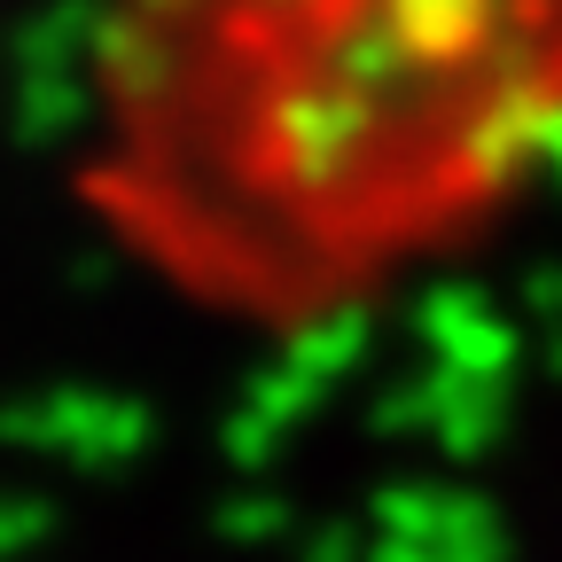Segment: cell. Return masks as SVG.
I'll list each match as a JSON object with an SVG mask.
<instances>
[{"mask_svg":"<svg viewBox=\"0 0 562 562\" xmlns=\"http://www.w3.org/2000/svg\"><path fill=\"white\" fill-rule=\"evenodd\" d=\"M562 195V0H94L63 203L195 328L297 351Z\"/></svg>","mask_w":562,"mask_h":562,"instance_id":"cell-1","label":"cell"}]
</instances>
